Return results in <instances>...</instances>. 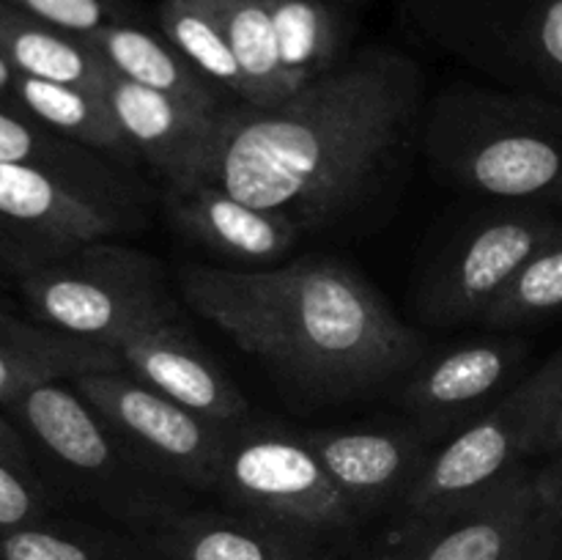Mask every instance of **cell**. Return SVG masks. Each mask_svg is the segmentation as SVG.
I'll list each match as a JSON object with an SVG mask.
<instances>
[{"label":"cell","instance_id":"obj_1","mask_svg":"<svg viewBox=\"0 0 562 560\" xmlns=\"http://www.w3.org/2000/svg\"><path fill=\"white\" fill-rule=\"evenodd\" d=\"M423 91L415 58L384 44L360 49L283 102L231 104L195 184L322 228L393 179L423 135Z\"/></svg>","mask_w":562,"mask_h":560},{"label":"cell","instance_id":"obj_2","mask_svg":"<svg viewBox=\"0 0 562 560\" xmlns=\"http://www.w3.org/2000/svg\"><path fill=\"white\" fill-rule=\"evenodd\" d=\"M179 291L302 404L373 395L409 377L423 357L420 335L362 275L333 258L269 269L190 264Z\"/></svg>","mask_w":562,"mask_h":560},{"label":"cell","instance_id":"obj_3","mask_svg":"<svg viewBox=\"0 0 562 560\" xmlns=\"http://www.w3.org/2000/svg\"><path fill=\"white\" fill-rule=\"evenodd\" d=\"M420 137L445 184L562 212V99L450 86L426 110Z\"/></svg>","mask_w":562,"mask_h":560},{"label":"cell","instance_id":"obj_4","mask_svg":"<svg viewBox=\"0 0 562 560\" xmlns=\"http://www.w3.org/2000/svg\"><path fill=\"white\" fill-rule=\"evenodd\" d=\"M3 412L71 492L113 519L146 533L184 511L179 483L151 470L71 382L31 390Z\"/></svg>","mask_w":562,"mask_h":560},{"label":"cell","instance_id":"obj_5","mask_svg":"<svg viewBox=\"0 0 562 560\" xmlns=\"http://www.w3.org/2000/svg\"><path fill=\"white\" fill-rule=\"evenodd\" d=\"M16 285L33 322L110 349L140 329L173 322L179 311L162 264L108 239L31 269Z\"/></svg>","mask_w":562,"mask_h":560},{"label":"cell","instance_id":"obj_6","mask_svg":"<svg viewBox=\"0 0 562 560\" xmlns=\"http://www.w3.org/2000/svg\"><path fill=\"white\" fill-rule=\"evenodd\" d=\"M562 404V349L514 384L488 412L461 428L445 448L428 456L401 503L409 522L431 519L536 459Z\"/></svg>","mask_w":562,"mask_h":560},{"label":"cell","instance_id":"obj_7","mask_svg":"<svg viewBox=\"0 0 562 560\" xmlns=\"http://www.w3.org/2000/svg\"><path fill=\"white\" fill-rule=\"evenodd\" d=\"M214 492L239 514L324 552L355 536L362 522L302 434L250 428V423L231 434Z\"/></svg>","mask_w":562,"mask_h":560},{"label":"cell","instance_id":"obj_8","mask_svg":"<svg viewBox=\"0 0 562 560\" xmlns=\"http://www.w3.org/2000/svg\"><path fill=\"white\" fill-rule=\"evenodd\" d=\"M140 225L132 195L36 165H0V256L14 280Z\"/></svg>","mask_w":562,"mask_h":560},{"label":"cell","instance_id":"obj_9","mask_svg":"<svg viewBox=\"0 0 562 560\" xmlns=\"http://www.w3.org/2000/svg\"><path fill=\"white\" fill-rule=\"evenodd\" d=\"M75 390L151 470L192 492H214L234 428L184 410L126 371L77 377Z\"/></svg>","mask_w":562,"mask_h":560},{"label":"cell","instance_id":"obj_10","mask_svg":"<svg viewBox=\"0 0 562 560\" xmlns=\"http://www.w3.org/2000/svg\"><path fill=\"white\" fill-rule=\"evenodd\" d=\"M560 223L562 212L525 203H514L472 223L445 247L423 280V318L434 327L481 322Z\"/></svg>","mask_w":562,"mask_h":560},{"label":"cell","instance_id":"obj_11","mask_svg":"<svg viewBox=\"0 0 562 560\" xmlns=\"http://www.w3.org/2000/svg\"><path fill=\"white\" fill-rule=\"evenodd\" d=\"M541 505V475L525 464L445 514L409 522L379 560H514Z\"/></svg>","mask_w":562,"mask_h":560},{"label":"cell","instance_id":"obj_12","mask_svg":"<svg viewBox=\"0 0 562 560\" xmlns=\"http://www.w3.org/2000/svg\"><path fill=\"white\" fill-rule=\"evenodd\" d=\"M104 99L121 126L132 159H143L165 190H184L198 181L217 141L225 110L198 108L184 99L151 91L110 71Z\"/></svg>","mask_w":562,"mask_h":560},{"label":"cell","instance_id":"obj_13","mask_svg":"<svg viewBox=\"0 0 562 560\" xmlns=\"http://www.w3.org/2000/svg\"><path fill=\"white\" fill-rule=\"evenodd\" d=\"M115 351L126 373L184 410L225 428L250 423L245 393L176 318L130 335L115 346Z\"/></svg>","mask_w":562,"mask_h":560},{"label":"cell","instance_id":"obj_14","mask_svg":"<svg viewBox=\"0 0 562 560\" xmlns=\"http://www.w3.org/2000/svg\"><path fill=\"white\" fill-rule=\"evenodd\" d=\"M165 214L187 239L234 264L231 269L278 267L302 236L294 220L252 206L217 184L165 190Z\"/></svg>","mask_w":562,"mask_h":560},{"label":"cell","instance_id":"obj_15","mask_svg":"<svg viewBox=\"0 0 562 560\" xmlns=\"http://www.w3.org/2000/svg\"><path fill=\"white\" fill-rule=\"evenodd\" d=\"M302 439L362 519L404 503L428 461L420 439L398 428H322Z\"/></svg>","mask_w":562,"mask_h":560},{"label":"cell","instance_id":"obj_16","mask_svg":"<svg viewBox=\"0 0 562 560\" xmlns=\"http://www.w3.org/2000/svg\"><path fill=\"white\" fill-rule=\"evenodd\" d=\"M527 344L516 338H492L459 346L412 368L401 388V401L420 421L442 426L472 415L492 399L527 360Z\"/></svg>","mask_w":562,"mask_h":560},{"label":"cell","instance_id":"obj_17","mask_svg":"<svg viewBox=\"0 0 562 560\" xmlns=\"http://www.w3.org/2000/svg\"><path fill=\"white\" fill-rule=\"evenodd\" d=\"M157 560H327V552L239 511H179L143 533Z\"/></svg>","mask_w":562,"mask_h":560},{"label":"cell","instance_id":"obj_18","mask_svg":"<svg viewBox=\"0 0 562 560\" xmlns=\"http://www.w3.org/2000/svg\"><path fill=\"white\" fill-rule=\"evenodd\" d=\"M97 371H124L119 351L25 322L11 311L0 313V410L44 384L75 382Z\"/></svg>","mask_w":562,"mask_h":560},{"label":"cell","instance_id":"obj_19","mask_svg":"<svg viewBox=\"0 0 562 560\" xmlns=\"http://www.w3.org/2000/svg\"><path fill=\"white\" fill-rule=\"evenodd\" d=\"M88 44L124 80L209 110H228V91L198 71L162 33L140 22H115L88 33Z\"/></svg>","mask_w":562,"mask_h":560},{"label":"cell","instance_id":"obj_20","mask_svg":"<svg viewBox=\"0 0 562 560\" xmlns=\"http://www.w3.org/2000/svg\"><path fill=\"white\" fill-rule=\"evenodd\" d=\"M0 53L16 75L104 91L110 66L80 33L0 3Z\"/></svg>","mask_w":562,"mask_h":560},{"label":"cell","instance_id":"obj_21","mask_svg":"<svg viewBox=\"0 0 562 560\" xmlns=\"http://www.w3.org/2000/svg\"><path fill=\"white\" fill-rule=\"evenodd\" d=\"M16 108L55 135L97 154L132 159L121 126L102 91L16 75Z\"/></svg>","mask_w":562,"mask_h":560},{"label":"cell","instance_id":"obj_22","mask_svg":"<svg viewBox=\"0 0 562 560\" xmlns=\"http://www.w3.org/2000/svg\"><path fill=\"white\" fill-rule=\"evenodd\" d=\"M291 93L344 60L346 20L327 0H267Z\"/></svg>","mask_w":562,"mask_h":560},{"label":"cell","instance_id":"obj_23","mask_svg":"<svg viewBox=\"0 0 562 560\" xmlns=\"http://www.w3.org/2000/svg\"><path fill=\"white\" fill-rule=\"evenodd\" d=\"M223 27L241 77H245V102L252 108H269L291 97L280 66L278 36L267 0H201Z\"/></svg>","mask_w":562,"mask_h":560},{"label":"cell","instance_id":"obj_24","mask_svg":"<svg viewBox=\"0 0 562 560\" xmlns=\"http://www.w3.org/2000/svg\"><path fill=\"white\" fill-rule=\"evenodd\" d=\"M0 560H157L146 538L71 519H38L0 530Z\"/></svg>","mask_w":562,"mask_h":560},{"label":"cell","instance_id":"obj_25","mask_svg":"<svg viewBox=\"0 0 562 560\" xmlns=\"http://www.w3.org/2000/svg\"><path fill=\"white\" fill-rule=\"evenodd\" d=\"M0 165H36L130 192V187L102 163L97 152L55 135L22 110L5 104H0Z\"/></svg>","mask_w":562,"mask_h":560},{"label":"cell","instance_id":"obj_26","mask_svg":"<svg viewBox=\"0 0 562 560\" xmlns=\"http://www.w3.org/2000/svg\"><path fill=\"white\" fill-rule=\"evenodd\" d=\"M159 33L195 66L223 86L236 102H245V77L223 27L201 0H162L157 9Z\"/></svg>","mask_w":562,"mask_h":560},{"label":"cell","instance_id":"obj_27","mask_svg":"<svg viewBox=\"0 0 562 560\" xmlns=\"http://www.w3.org/2000/svg\"><path fill=\"white\" fill-rule=\"evenodd\" d=\"M505 58L527 93L562 99V0H530L510 25Z\"/></svg>","mask_w":562,"mask_h":560},{"label":"cell","instance_id":"obj_28","mask_svg":"<svg viewBox=\"0 0 562 560\" xmlns=\"http://www.w3.org/2000/svg\"><path fill=\"white\" fill-rule=\"evenodd\" d=\"M562 313V223L519 269L514 283L477 324L497 333L530 327Z\"/></svg>","mask_w":562,"mask_h":560},{"label":"cell","instance_id":"obj_29","mask_svg":"<svg viewBox=\"0 0 562 560\" xmlns=\"http://www.w3.org/2000/svg\"><path fill=\"white\" fill-rule=\"evenodd\" d=\"M0 3L80 36L115 22H140L130 0H0Z\"/></svg>","mask_w":562,"mask_h":560},{"label":"cell","instance_id":"obj_30","mask_svg":"<svg viewBox=\"0 0 562 560\" xmlns=\"http://www.w3.org/2000/svg\"><path fill=\"white\" fill-rule=\"evenodd\" d=\"M55 508V494L38 478L36 467H25L0 456V530L47 519Z\"/></svg>","mask_w":562,"mask_h":560},{"label":"cell","instance_id":"obj_31","mask_svg":"<svg viewBox=\"0 0 562 560\" xmlns=\"http://www.w3.org/2000/svg\"><path fill=\"white\" fill-rule=\"evenodd\" d=\"M514 560H562V533L547 494H543L541 511H538L536 522H532L521 547L516 549Z\"/></svg>","mask_w":562,"mask_h":560},{"label":"cell","instance_id":"obj_32","mask_svg":"<svg viewBox=\"0 0 562 560\" xmlns=\"http://www.w3.org/2000/svg\"><path fill=\"white\" fill-rule=\"evenodd\" d=\"M538 475H541L543 494H547L549 505H552L554 519H558L562 533V459H549V464L538 470Z\"/></svg>","mask_w":562,"mask_h":560},{"label":"cell","instance_id":"obj_33","mask_svg":"<svg viewBox=\"0 0 562 560\" xmlns=\"http://www.w3.org/2000/svg\"><path fill=\"white\" fill-rule=\"evenodd\" d=\"M538 456H543V459H562V404L558 415H554L552 426H549L547 437H543L541 448H538Z\"/></svg>","mask_w":562,"mask_h":560},{"label":"cell","instance_id":"obj_34","mask_svg":"<svg viewBox=\"0 0 562 560\" xmlns=\"http://www.w3.org/2000/svg\"><path fill=\"white\" fill-rule=\"evenodd\" d=\"M14 80H16V71L11 69V64L5 60V55L0 53V104L5 108H16V97H14Z\"/></svg>","mask_w":562,"mask_h":560},{"label":"cell","instance_id":"obj_35","mask_svg":"<svg viewBox=\"0 0 562 560\" xmlns=\"http://www.w3.org/2000/svg\"><path fill=\"white\" fill-rule=\"evenodd\" d=\"M0 275H5V278H14V272H11V264L5 261L3 256H0Z\"/></svg>","mask_w":562,"mask_h":560},{"label":"cell","instance_id":"obj_36","mask_svg":"<svg viewBox=\"0 0 562 560\" xmlns=\"http://www.w3.org/2000/svg\"><path fill=\"white\" fill-rule=\"evenodd\" d=\"M3 311H11V307L5 305V300H3V296H0V313H3Z\"/></svg>","mask_w":562,"mask_h":560}]
</instances>
